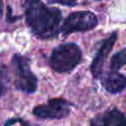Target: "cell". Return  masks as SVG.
Returning a JSON list of instances; mask_svg holds the SVG:
<instances>
[{
    "instance_id": "1",
    "label": "cell",
    "mask_w": 126,
    "mask_h": 126,
    "mask_svg": "<svg viewBox=\"0 0 126 126\" xmlns=\"http://www.w3.org/2000/svg\"><path fill=\"white\" fill-rule=\"evenodd\" d=\"M23 5L26 22L35 36L48 39L57 35L61 23L59 9L46 6L41 0H25Z\"/></svg>"
},
{
    "instance_id": "2",
    "label": "cell",
    "mask_w": 126,
    "mask_h": 126,
    "mask_svg": "<svg viewBox=\"0 0 126 126\" xmlns=\"http://www.w3.org/2000/svg\"><path fill=\"white\" fill-rule=\"evenodd\" d=\"M81 60V48L76 43H64L52 50L49 57V65L57 73H67L79 65Z\"/></svg>"
},
{
    "instance_id": "3",
    "label": "cell",
    "mask_w": 126,
    "mask_h": 126,
    "mask_svg": "<svg viewBox=\"0 0 126 126\" xmlns=\"http://www.w3.org/2000/svg\"><path fill=\"white\" fill-rule=\"evenodd\" d=\"M12 65L15 71V88L27 94H32L37 89V79L32 72L29 60L20 54H14Z\"/></svg>"
},
{
    "instance_id": "4",
    "label": "cell",
    "mask_w": 126,
    "mask_h": 126,
    "mask_svg": "<svg viewBox=\"0 0 126 126\" xmlns=\"http://www.w3.org/2000/svg\"><path fill=\"white\" fill-rule=\"evenodd\" d=\"M97 25L96 16L90 11H77L71 13L63 22L59 32L64 35L75 32H88Z\"/></svg>"
},
{
    "instance_id": "5",
    "label": "cell",
    "mask_w": 126,
    "mask_h": 126,
    "mask_svg": "<svg viewBox=\"0 0 126 126\" xmlns=\"http://www.w3.org/2000/svg\"><path fill=\"white\" fill-rule=\"evenodd\" d=\"M71 112V103L63 98H51L33 107L32 114L40 119H63Z\"/></svg>"
},
{
    "instance_id": "6",
    "label": "cell",
    "mask_w": 126,
    "mask_h": 126,
    "mask_svg": "<svg viewBox=\"0 0 126 126\" xmlns=\"http://www.w3.org/2000/svg\"><path fill=\"white\" fill-rule=\"evenodd\" d=\"M117 32H113L106 39L103 40L101 46L97 50L95 57L94 58L92 64H91V72L93 74V77L94 79H98L102 72V67L104 64V61L111 51L116 39H117Z\"/></svg>"
},
{
    "instance_id": "7",
    "label": "cell",
    "mask_w": 126,
    "mask_h": 126,
    "mask_svg": "<svg viewBox=\"0 0 126 126\" xmlns=\"http://www.w3.org/2000/svg\"><path fill=\"white\" fill-rule=\"evenodd\" d=\"M91 126H125L126 118L119 109L112 108L91 119Z\"/></svg>"
},
{
    "instance_id": "8",
    "label": "cell",
    "mask_w": 126,
    "mask_h": 126,
    "mask_svg": "<svg viewBox=\"0 0 126 126\" xmlns=\"http://www.w3.org/2000/svg\"><path fill=\"white\" fill-rule=\"evenodd\" d=\"M103 88L110 94L121 93L126 87L125 76L120 74L118 71H109L102 79Z\"/></svg>"
},
{
    "instance_id": "9",
    "label": "cell",
    "mask_w": 126,
    "mask_h": 126,
    "mask_svg": "<svg viewBox=\"0 0 126 126\" xmlns=\"http://www.w3.org/2000/svg\"><path fill=\"white\" fill-rule=\"evenodd\" d=\"M10 74L5 64L0 62V97L4 96L9 89Z\"/></svg>"
},
{
    "instance_id": "10",
    "label": "cell",
    "mask_w": 126,
    "mask_h": 126,
    "mask_svg": "<svg viewBox=\"0 0 126 126\" xmlns=\"http://www.w3.org/2000/svg\"><path fill=\"white\" fill-rule=\"evenodd\" d=\"M126 49L122 48L121 50H119L118 52H116L110 59V69L112 71H117L119 70L122 66H124L125 62H126V54H125Z\"/></svg>"
},
{
    "instance_id": "11",
    "label": "cell",
    "mask_w": 126,
    "mask_h": 126,
    "mask_svg": "<svg viewBox=\"0 0 126 126\" xmlns=\"http://www.w3.org/2000/svg\"><path fill=\"white\" fill-rule=\"evenodd\" d=\"M50 2H56V3H60L63 5H68V6H74L76 4L77 0H48Z\"/></svg>"
},
{
    "instance_id": "12",
    "label": "cell",
    "mask_w": 126,
    "mask_h": 126,
    "mask_svg": "<svg viewBox=\"0 0 126 126\" xmlns=\"http://www.w3.org/2000/svg\"><path fill=\"white\" fill-rule=\"evenodd\" d=\"M3 13V0H0V18Z\"/></svg>"
},
{
    "instance_id": "13",
    "label": "cell",
    "mask_w": 126,
    "mask_h": 126,
    "mask_svg": "<svg viewBox=\"0 0 126 126\" xmlns=\"http://www.w3.org/2000/svg\"><path fill=\"white\" fill-rule=\"evenodd\" d=\"M96 1H99V0H96Z\"/></svg>"
}]
</instances>
